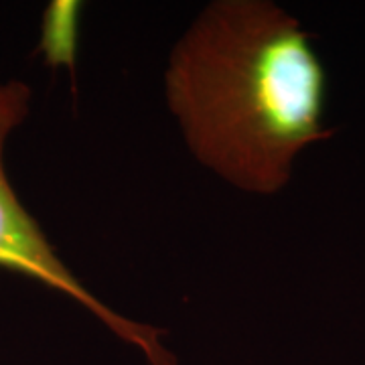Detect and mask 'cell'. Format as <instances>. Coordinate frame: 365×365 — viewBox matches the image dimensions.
Wrapping results in <instances>:
<instances>
[{
    "label": "cell",
    "instance_id": "6da1fadb",
    "mask_svg": "<svg viewBox=\"0 0 365 365\" xmlns=\"http://www.w3.org/2000/svg\"><path fill=\"white\" fill-rule=\"evenodd\" d=\"M167 98L191 153L258 195L282 191L300 153L333 134L311 35L272 2L205 9L173 51Z\"/></svg>",
    "mask_w": 365,
    "mask_h": 365
},
{
    "label": "cell",
    "instance_id": "7a4b0ae2",
    "mask_svg": "<svg viewBox=\"0 0 365 365\" xmlns=\"http://www.w3.org/2000/svg\"><path fill=\"white\" fill-rule=\"evenodd\" d=\"M29 104L31 88L26 83H0V268L29 276L55 292L76 300L106 327H110L120 339L138 347L150 365H177L173 353L167 351V347L160 343V331L118 314L79 282L59 260L37 220L14 193L4 170V144L9 134L23 124L29 114Z\"/></svg>",
    "mask_w": 365,
    "mask_h": 365
}]
</instances>
